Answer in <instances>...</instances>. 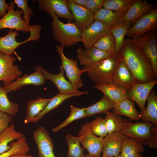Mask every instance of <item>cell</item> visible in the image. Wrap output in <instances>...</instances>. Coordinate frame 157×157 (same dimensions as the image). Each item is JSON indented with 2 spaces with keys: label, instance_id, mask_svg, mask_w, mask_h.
<instances>
[{
  "label": "cell",
  "instance_id": "9c48e42d",
  "mask_svg": "<svg viewBox=\"0 0 157 157\" xmlns=\"http://www.w3.org/2000/svg\"><path fill=\"white\" fill-rule=\"evenodd\" d=\"M150 60L155 76H157V33L156 30L136 36L132 39Z\"/></svg>",
  "mask_w": 157,
  "mask_h": 157
},
{
  "label": "cell",
  "instance_id": "d6986e66",
  "mask_svg": "<svg viewBox=\"0 0 157 157\" xmlns=\"http://www.w3.org/2000/svg\"><path fill=\"white\" fill-rule=\"evenodd\" d=\"M127 137L121 131L108 134L104 138L103 155L111 157L118 156L123 142Z\"/></svg>",
  "mask_w": 157,
  "mask_h": 157
},
{
  "label": "cell",
  "instance_id": "60d3db41",
  "mask_svg": "<svg viewBox=\"0 0 157 157\" xmlns=\"http://www.w3.org/2000/svg\"><path fill=\"white\" fill-rule=\"evenodd\" d=\"M15 4L17 6V9L21 8L23 12L24 15L22 18L28 25H30L31 16L34 14L33 10L28 5L27 0H15Z\"/></svg>",
  "mask_w": 157,
  "mask_h": 157
},
{
  "label": "cell",
  "instance_id": "5b68a950",
  "mask_svg": "<svg viewBox=\"0 0 157 157\" xmlns=\"http://www.w3.org/2000/svg\"><path fill=\"white\" fill-rule=\"evenodd\" d=\"M42 29L41 25H36L30 32L29 37L21 42H18L16 40V37L19 35V33L13 30L10 29L5 36L0 37V51L5 55L11 56L15 50L22 44L28 41L38 40L41 37Z\"/></svg>",
  "mask_w": 157,
  "mask_h": 157
},
{
  "label": "cell",
  "instance_id": "ffe728a7",
  "mask_svg": "<svg viewBox=\"0 0 157 157\" xmlns=\"http://www.w3.org/2000/svg\"><path fill=\"white\" fill-rule=\"evenodd\" d=\"M126 13L102 8L94 13V20L111 29L125 22Z\"/></svg>",
  "mask_w": 157,
  "mask_h": 157
},
{
  "label": "cell",
  "instance_id": "ac0fdd59",
  "mask_svg": "<svg viewBox=\"0 0 157 157\" xmlns=\"http://www.w3.org/2000/svg\"><path fill=\"white\" fill-rule=\"evenodd\" d=\"M157 83L156 79L145 83H135L128 92L127 98L136 102L142 111L145 109V102L149 94Z\"/></svg>",
  "mask_w": 157,
  "mask_h": 157
},
{
  "label": "cell",
  "instance_id": "52a82bcc",
  "mask_svg": "<svg viewBox=\"0 0 157 157\" xmlns=\"http://www.w3.org/2000/svg\"><path fill=\"white\" fill-rule=\"evenodd\" d=\"M56 51L61 60L62 63L60 66V70H64L69 82L75 88L77 89L81 88L84 85L81 76L83 73L85 72V71L78 67L76 60L69 59L65 56L63 52V46L56 45Z\"/></svg>",
  "mask_w": 157,
  "mask_h": 157
},
{
  "label": "cell",
  "instance_id": "f546056e",
  "mask_svg": "<svg viewBox=\"0 0 157 157\" xmlns=\"http://www.w3.org/2000/svg\"><path fill=\"white\" fill-rule=\"evenodd\" d=\"M144 150L143 145L127 137L124 141L120 152L121 157H144L140 153Z\"/></svg>",
  "mask_w": 157,
  "mask_h": 157
},
{
  "label": "cell",
  "instance_id": "7402d4cb",
  "mask_svg": "<svg viewBox=\"0 0 157 157\" xmlns=\"http://www.w3.org/2000/svg\"><path fill=\"white\" fill-rule=\"evenodd\" d=\"M76 52L80 65L84 66L113 56L94 46L85 50L79 48Z\"/></svg>",
  "mask_w": 157,
  "mask_h": 157
},
{
  "label": "cell",
  "instance_id": "836d02e7",
  "mask_svg": "<svg viewBox=\"0 0 157 157\" xmlns=\"http://www.w3.org/2000/svg\"><path fill=\"white\" fill-rule=\"evenodd\" d=\"M93 46L112 56L118 55L116 51L115 41L111 32L101 37Z\"/></svg>",
  "mask_w": 157,
  "mask_h": 157
},
{
  "label": "cell",
  "instance_id": "8992f818",
  "mask_svg": "<svg viewBox=\"0 0 157 157\" xmlns=\"http://www.w3.org/2000/svg\"><path fill=\"white\" fill-rule=\"evenodd\" d=\"M9 7L6 14L0 19V29L8 28L15 30L16 32L22 31L23 33L31 32L34 29L35 25H28L23 20L21 15L23 14L21 9L15 10L14 1L9 3Z\"/></svg>",
  "mask_w": 157,
  "mask_h": 157
},
{
  "label": "cell",
  "instance_id": "4fadbf2b",
  "mask_svg": "<svg viewBox=\"0 0 157 157\" xmlns=\"http://www.w3.org/2000/svg\"><path fill=\"white\" fill-rule=\"evenodd\" d=\"M39 8L51 14H54L58 18L66 19L68 22L74 20L68 8L67 0H38Z\"/></svg>",
  "mask_w": 157,
  "mask_h": 157
},
{
  "label": "cell",
  "instance_id": "d4e9b609",
  "mask_svg": "<svg viewBox=\"0 0 157 157\" xmlns=\"http://www.w3.org/2000/svg\"><path fill=\"white\" fill-rule=\"evenodd\" d=\"M147 100L148 104L146 108L139 113L140 119L143 121L150 122L157 125V96L154 90L151 91Z\"/></svg>",
  "mask_w": 157,
  "mask_h": 157
},
{
  "label": "cell",
  "instance_id": "d590c367",
  "mask_svg": "<svg viewBox=\"0 0 157 157\" xmlns=\"http://www.w3.org/2000/svg\"><path fill=\"white\" fill-rule=\"evenodd\" d=\"M7 94L0 84V110L14 116L18 111L19 106L13 101H10L8 97Z\"/></svg>",
  "mask_w": 157,
  "mask_h": 157
},
{
  "label": "cell",
  "instance_id": "8d00e7d4",
  "mask_svg": "<svg viewBox=\"0 0 157 157\" xmlns=\"http://www.w3.org/2000/svg\"><path fill=\"white\" fill-rule=\"evenodd\" d=\"M67 144L68 157H85L83 153L84 149L81 147L80 137L67 134L65 137Z\"/></svg>",
  "mask_w": 157,
  "mask_h": 157
},
{
  "label": "cell",
  "instance_id": "ee69618b",
  "mask_svg": "<svg viewBox=\"0 0 157 157\" xmlns=\"http://www.w3.org/2000/svg\"><path fill=\"white\" fill-rule=\"evenodd\" d=\"M9 7L5 0H0V16L1 18L4 16L6 14L7 10H8Z\"/></svg>",
  "mask_w": 157,
  "mask_h": 157
},
{
  "label": "cell",
  "instance_id": "5bb4252c",
  "mask_svg": "<svg viewBox=\"0 0 157 157\" xmlns=\"http://www.w3.org/2000/svg\"><path fill=\"white\" fill-rule=\"evenodd\" d=\"M33 136L37 146L39 157H55L53 152V141L45 128H38L33 132Z\"/></svg>",
  "mask_w": 157,
  "mask_h": 157
},
{
  "label": "cell",
  "instance_id": "83f0119b",
  "mask_svg": "<svg viewBox=\"0 0 157 157\" xmlns=\"http://www.w3.org/2000/svg\"><path fill=\"white\" fill-rule=\"evenodd\" d=\"M24 136L22 133L16 131L14 123L4 130L0 134V154L9 150L11 147L9 143L14 140H17Z\"/></svg>",
  "mask_w": 157,
  "mask_h": 157
},
{
  "label": "cell",
  "instance_id": "7bdbcfd3",
  "mask_svg": "<svg viewBox=\"0 0 157 157\" xmlns=\"http://www.w3.org/2000/svg\"><path fill=\"white\" fill-rule=\"evenodd\" d=\"M13 120L12 116L0 110V134L9 126Z\"/></svg>",
  "mask_w": 157,
  "mask_h": 157
},
{
  "label": "cell",
  "instance_id": "7c38bea8",
  "mask_svg": "<svg viewBox=\"0 0 157 157\" xmlns=\"http://www.w3.org/2000/svg\"><path fill=\"white\" fill-rule=\"evenodd\" d=\"M16 60L13 54L6 55L0 51V81L3 82L4 86L7 85L22 74L18 66L13 65Z\"/></svg>",
  "mask_w": 157,
  "mask_h": 157
},
{
  "label": "cell",
  "instance_id": "ba28073f",
  "mask_svg": "<svg viewBox=\"0 0 157 157\" xmlns=\"http://www.w3.org/2000/svg\"><path fill=\"white\" fill-rule=\"evenodd\" d=\"M78 135L83 148L88 150L90 156L100 157L104 147V138L98 137L92 132L89 122L81 126Z\"/></svg>",
  "mask_w": 157,
  "mask_h": 157
},
{
  "label": "cell",
  "instance_id": "3957f363",
  "mask_svg": "<svg viewBox=\"0 0 157 157\" xmlns=\"http://www.w3.org/2000/svg\"><path fill=\"white\" fill-rule=\"evenodd\" d=\"M121 132L142 145L157 148V126L150 122H128Z\"/></svg>",
  "mask_w": 157,
  "mask_h": 157
},
{
  "label": "cell",
  "instance_id": "cb8c5ba5",
  "mask_svg": "<svg viewBox=\"0 0 157 157\" xmlns=\"http://www.w3.org/2000/svg\"><path fill=\"white\" fill-rule=\"evenodd\" d=\"M113 112L118 115L127 117L130 119V122L132 120L140 119L139 113L135 108L134 101L128 98L115 103Z\"/></svg>",
  "mask_w": 157,
  "mask_h": 157
},
{
  "label": "cell",
  "instance_id": "e575fe53",
  "mask_svg": "<svg viewBox=\"0 0 157 157\" xmlns=\"http://www.w3.org/2000/svg\"><path fill=\"white\" fill-rule=\"evenodd\" d=\"M11 148L8 151L0 154V157H10L18 154H27L30 150L26 140V137L23 136L11 143Z\"/></svg>",
  "mask_w": 157,
  "mask_h": 157
},
{
  "label": "cell",
  "instance_id": "9a60e30c",
  "mask_svg": "<svg viewBox=\"0 0 157 157\" xmlns=\"http://www.w3.org/2000/svg\"><path fill=\"white\" fill-rule=\"evenodd\" d=\"M111 29L100 22L94 20L81 32V42L85 49L93 46L101 37L110 33Z\"/></svg>",
  "mask_w": 157,
  "mask_h": 157
},
{
  "label": "cell",
  "instance_id": "681fc988",
  "mask_svg": "<svg viewBox=\"0 0 157 157\" xmlns=\"http://www.w3.org/2000/svg\"><path fill=\"white\" fill-rule=\"evenodd\" d=\"M1 17L0 16V19H1Z\"/></svg>",
  "mask_w": 157,
  "mask_h": 157
},
{
  "label": "cell",
  "instance_id": "bcb514c9",
  "mask_svg": "<svg viewBox=\"0 0 157 157\" xmlns=\"http://www.w3.org/2000/svg\"><path fill=\"white\" fill-rule=\"evenodd\" d=\"M10 157H34L31 155H27L24 154H18L13 155Z\"/></svg>",
  "mask_w": 157,
  "mask_h": 157
},
{
  "label": "cell",
  "instance_id": "4316f807",
  "mask_svg": "<svg viewBox=\"0 0 157 157\" xmlns=\"http://www.w3.org/2000/svg\"><path fill=\"white\" fill-rule=\"evenodd\" d=\"M153 6L147 0H136L126 13L125 21H131L134 24L139 17L149 12Z\"/></svg>",
  "mask_w": 157,
  "mask_h": 157
},
{
  "label": "cell",
  "instance_id": "e0dca14e",
  "mask_svg": "<svg viewBox=\"0 0 157 157\" xmlns=\"http://www.w3.org/2000/svg\"><path fill=\"white\" fill-rule=\"evenodd\" d=\"M29 75L25 74L22 77H17L15 81H12L6 86L2 87L7 93L12 91H16L23 86L31 85L40 86L45 83V79L41 72L38 70Z\"/></svg>",
  "mask_w": 157,
  "mask_h": 157
},
{
  "label": "cell",
  "instance_id": "484cf974",
  "mask_svg": "<svg viewBox=\"0 0 157 157\" xmlns=\"http://www.w3.org/2000/svg\"><path fill=\"white\" fill-rule=\"evenodd\" d=\"M50 99L39 97L29 101L26 105L27 111L24 123L27 124L32 122L35 118L44 109Z\"/></svg>",
  "mask_w": 157,
  "mask_h": 157
},
{
  "label": "cell",
  "instance_id": "277c9868",
  "mask_svg": "<svg viewBox=\"0 0 157 157\" xmlns=\"http://www.w3.org/2000/svg\"><path fill=\"white\" fill-rule=\"evenodd\" d=\"M50 15L52 19L51 25L53 32L52 36L61 46H71L81 42V32L74 23H63L55 14Z\"/></svg>",
  "mask_w": 157,
  "mask_h": 157
},
{
  "label": "cell",
  "instance_id": "b9f144b4",
  "mask_svg": "<svg viewBox=\"0 0 157 157\" xmlns=\"http://www.w3.org/2000/svg\"><path fill=\"white\" fill-rule=\"evenodd\" d=\"M104 0H86L84 6L94 13L103 8Z\"/></svg>",
  "mask_w": 157,
  "mask_h": 157
},
{
  "label": "cell",
  "instance_id": "603a6c76",
  "mask_svg": "<svg viewBox=\"0 0 157 157\" xmlns=\"http://www.w3.org/2000/svg\"><path fill=\"white\" fill-rule=\"evenodd\" d=\"M95 88L115 103L127 98L128 92L113 83L96 84Z\"/></svg>",
  "mask_w": 157,
  "mask_h": 157
},
{
  "label": "cell",
  "instance_id": "d6a6232c",
  "mask_svg": "<svg viewBox=\"0 0 157 157\" xmlns=\"http://www.w3.org/2000/svg\"><path fill=\"white\" fill-rule=\"evenodd\" d=\"M133 24L131 21H125L111 29L116 42V51L118 54L124 41V38L130 27Z\"/></svg>",
  "mask_w": 157,
  "mask_h": 157
},
{
  "label": "cell",
  "instance_id": "8fae6325",
  "mask_svg": "<svg viewBox=\"0 0 157 157\" xmlns=\"http://www.w3.org/2000/svg\"><path fill=\"white\" fill-rule=\"evenodd\" d=\"M39 70L42 73L45 79L49 80L56 86L59 91V93L62 94H78L81 95L87 94L88 91L81 92L75 88L64 76V70H60V72L57 74L50 73L44 69L42 66H36L35 70Z\"/></svg>",
  "mask_w": 157,
  "mask_h": 157
},
{
  "label": "cell",
  "instance_id": "f1b7e54d",
  "mask_svg": "<svg viewBox=\"0 0 157 157\" xmlns=\"http://www.w3.org/2000/svg\"><path fill=\"white\" fill-rule=\"evenodd\" d=\"M115 103L106 96L104 95L98 102L93 105L84 108L86 117H90L94 115L106 114L109 110L113 108Z\"/></svg>",
  "mask_w": 157,
  "mask_h": 157
},
{
  "label": "cell",
  "instance_id": "f35d334b",
  "mask_svg": "<svg viewBox=\"0 0 157 157\" xmlns=\"http://www.w3.org/2000/svg\"><path fill=\"white\" fill-rule=\"evenodd\" d=\"M70 108L71 111L69 116L61 124L53 128L52 130L53 132H57L73 121L86 117L84 108H80L71 105Z\"/></svg>",
  "mask_w": 157,
  "mask_h": 157
},
{
  "label": "cell",
  "instance_id": "f6af8a7d",
  "mask_svg": "<svg viewBox=\"0 0 157 157\" xmlns=\"http://www.w3.org/2000/svg\"><path fill=\"white\" fill-rule=\"evenodd\" d=\"M74 4L79 6H84L86 0H69Z\"/></svg>",
  "mask_w": 157,
  "mask_h": 157
},
{
  "label": "cell",
  "instance_id": "74e56055",
  "mask_svg": "<svg viewBox=\"0 0 157 157\" xmlns=\"http://www.w3.org/2000/svg\"><path fill=\"white\" fill-rule=\"evenodd\" d=\"M136 0H104L103 8L126 13Z\"/></svg>",
  "mask_w": 157,
  "mask_h": 157
},
{
  "label": "cell",
  "instance_id": "7a4b0ae2",
  "mask_svg": "<svg viewBox=\"0 0 157 157\" xmlns=\"http://www.w3.org/2000/svg\"><path fill=\"white\" fill-rule=\"evenodd\" d=\"M119 60L118 55L84 66L83 69L96 84L113 83Z\"/></svg>",
  "mask_w": 157,
  "mask_h": 157
},
{
  "label": "cell",
  "instance_id": "ab89813d",
  "mask_svg": "<svg viewBox=\"0 0 157 157\" xmlns=\"http://www.w3.org/2000/svg\"><path fill=\"white\" fill-rule=\"evenodd\" d=\"M90 123L91 131L94 134L103 138L107 135L108 133L105 119L98 117Z\"/></svg>",
  "mask_w": 157,
  "mask_h": 157
},
{
  "label": "cell",
  "instance_id": "4dcf8cb0",
  "mask_svg": "<svg viewBox=\"0 0 157 157\" xmlns=\"http://www.w3.org/2000/svg\"><path fill=\"white\" fill-rule=\"evenodd\" d=\"M106 114L105 119L108 134L115 132H121L128 122L127 119H122L121 116L113 112L109 111Z\"/></svg>",
  "mask_w": 157,
  "mask_h": 157
},
{
  "label": "cell",
  "instance_id": "7dc6e473",
  "mask_svg": "<svg viewBox=\"0 0 157 157\" xmlns=\"http://www.w3.org/2000/svg\"><path fill=\"white\" fill-rule=\"evenodd\" d=\"M102 157H109V156H107L103 155V156H102ZM120 157V155H119L117 156V157Z\"/></svg>",
  "mask_w": 157,
  "mask_h": 157
},
{
  "label": "cell",
  "instance_id": "30bf717a",
  "mask_svg": "<svg viewBox=\"0 0 157 157\" xmlns=\"http://www.w3.org/2000/svg\"><path fill=\"white\" fill-rule=\"evenodd\" d=\"M157 26V8L153 6L148 13L139 17L128 30L126 35L133 38L156 29Z\"/></svg>",
  "mask_w": 157,
  "mask_h": 157
},
{
  "label": "cell",
  "instance_id": "6da1fadb",
  "mask_svg": "<svg viewBox=\"0 0 157 157\" xmlns=\"http://www.w3.org/2000/svg\"><path fill=\"white\" fill-rule=\"evenodd\" d=\"M118 55L131 72L135 83H145L156 79L150 60L133 39L124 40Z\"/></svg>",
  "mask_w": 157,
  "mask_h": 157
},
{
  "label": "cell",
  "instance_id": "c3c4849f",
  "mask_svg": "<svg viewBox=\"0 0 157 157\" xmlns=\"http://www.w3.org/2000/svg\"><path fill=\"white\" fill-rule=\"evenodd\" d=\"M85 157H91L89 155H85Z\"/></svg>",
  "mask_w": 157,
  "mask_h": 157
},
{
  "label": "cell",
  "instance_id": "1f68e13d",
  "mask_svg": "<svg viewBox=\"0 0 157 157\" xmlns=\"http://www.w3.org/2000/svg\"><path fill=\"white\" fill-rule=\"evenodd\" d=\"M81 95L78 94H62L59 93L51 99L40 113L35 118L33 122L35 123L39 121L47 113L57 108L66 99L71 97Z\"/></svg>",
  "mask_w": 157,
  "mask_h": 157
},
{
  "label": "cell",
  "instance_id": "44dd1931",
  "mask_svg": "<svg viewBox=\"0 0 157 157\" xmlns=\"http://www.w3.org/2000/svg\"><path fill=\"white\" fill-rule=\"evenodd\" d=\"M113 83L128 92L135 83L131 72L124 62L120 58Z\"/></svg>",
  "mask_w": 157,
  "mask_h": 157
},
{
  "label": "cell",
  "instance_id": "2e32d148",
  "mask_svg": "<svg viewBox=\"0 0 157 157\" xmlns=\"http://www.w3.org/2000/svg\"><path fill=\"white\" fill-rule=\"evenodd\" d=\"M67 1L68 8L75 21L74 23L82 32L94 21V13L84 6L78 5Z\"/></svg>",
  "mask_w": 157,
  "mask_h": 157
}]
</instances>
